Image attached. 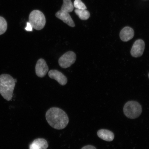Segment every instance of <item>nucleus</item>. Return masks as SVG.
<instances>
[{
  "mask_svg": "<svg viewBox=\"0 0 149 149\" xmlns=\"http://www.w3.org/2000/svg\"><path fill=\"white\" fill-rule=\"evenodd\" d=\"M145 46L144 41L140 39L136 40L134 43L130 52L132 56L135 57L141 56L144 51Z\"/></svg>",
  "mask_w": 149,
  "mask_h": 149,
  "instance_id": "423d86ee",
  "label": "nucleus"
},
{
  "mask_svg": "<svg viewBox=\"0 0 149 149\" xmlns=\"http://www.w3.org/2000/svg\"><path fill=\"white\" fill-rule=\"evenodd\" d=\"M46 118L48 124L54 129H64L69 122V119L65 112L60 108L53 107L47 111Z\"/></svg>",
  "mask_w": 149,
  "mask_h": 149,
  "instance_id": "f257e3e1",
  "label": "nucleus"
},
{
  "mask_svg": "<svg viewBox=\"0 0 149 149\" xmlns=\"http://www.w3.org/2000/svg\"><path fill=\"white\" fill-rule=\"evenodd\" d=\"M81 149H97L94 146L91 145H86L83 147Z\"/></svg>",
  "mask_w": 149,
  "mask_h": 149,
  "instance_id": "a211bd4d",
  "label": "nucleus"
},
{
  "mask_svg": "<svg viewBox=\"0 0 149 149\" xmlns=\"http://www.w3.org/2000/svg\"><path fill=\"white\" fill-rule=\"evenodd\" d=\"M74 8L71 0H63V3L61 10L67 13L72 12Z\"/></svg>",
  "mask_w": 149,
  "mask_h": 149,
  "instance_id": "ddd939ff",
  "label": "nucleus"
},
{
  "mask_svg": "<svg viewBox=\"0 0 149 149\" xmlns=\"http://www.w3.org/2000/svg\"><path fill=\"white\" fill-rule=\"evenodd\" d=\"M56 16L70 26L72 27L75 26V24L68 13L59 10L56 13Z\"/></svg>",
  "mask_w": 149,
  "mask_h": 149,
  "instance_id": "1a4fd4ad",
  "label": "nucleus"
},
{
  "mask_svg": "<svg viewBox=\"0 0 149 149\" xmlns=\"http://www.w3.org/2000/svg\"><path fill=\"white\" fill-rule=\"evenodd\" d=\"M29 22L33 29L40 31L45 26L46 20L45 16L42 13L38 10L32 11L29 15Z\"/></svg>",
  "mask_w": 149,
  "mask_h": 149,
  "instance_id": "20e7f679",
  "label": "nucleus"
},
{
  "mask_svg": "<svg viewBox=\"0 0 149 149\" xmlns=\"http://www.w3.org/2000/svg\"><path fill=\"white\" fill-rule=\"evenodd\" d=\"M33 27L29 22L27 23V26L25 28V30L27 31H32Z\"/></svg>",
  "mask_w": 149,
  "mask_h": 149,
  "instance_id": "f3484780",
  "label": "nucleus"
},
{
  "mask_svg": "<svg viewBox=\"0 0 149 149\" xmlns=\"http://www.w3.org/2000/svg\"><path fill=\"white\" fill-rule=\"evenodd\" d=\"M134 32L132 28L126 27L123 29L120 33L121 40L123 42H128L133 38Z\"/></svg>",
  "mask_w": 149,
  "mask_h": 149,
  "instance_id": "9d476101",
  "label": "nucleus"
},
{
  "mask_svg": "<svg viewBox=\"0 0 149 149\" xmlns=\"http://www.w3.org/2000/svg\"><path fill=\"white\" fill-rule=\"evenodd\" d=\"M49 68L45 60L40 58L37 61L35 70L37 75L38 77L42 78L45 76L48 71Z\"/></svg>",
  "mask_w": 149,
  "mask_h": 149,
  "instance_id": "0eeeda50",
  "label": "nucleus"
},
{
  "mask_svg": "<svg viewBox=\"0 0 149 149\" xmlns=\"http://www.w3.org/2000/svg\"><path fill=\"white\" fill-rule=\"evenodd\" d=\"M97 134L100 138L106 141H113L114 138V134L112 132L107 130L102 129L99 130Z\"/></svg>",
  "mask_w": 149,
  "mask_h": 149,
  "instance_id": "f8f14e48",
  "label": "nucleus"
},
{
  "mask_svg": "<svg viewBox=\"0 0 149 149\" xmlns=\"http://www.w3.org/2000/svg\"><path fill=\"white\" fill-rule=\"evenodd\" d=\"M15 85L14 79L9 74L0 76V94L7 101L12 99Z\"/></svg>",
  "mask_w": 149,
  "mask_h": 149,
  "instance_id": "f03ea898",
  "label": "nucleus"
},
{
  "mask_svg": "<svg viewBox=\"0 0 149 149\" xmlns=\"http://www.w3.org/2000/svg\"><path fill=\"white\" fill-rule=\"evenodd\" d=\"M74 6L75 8L79 9H86L87 7L84 3L81 0H75L74 3Z\"/></svg>",
  "mask_w": 149,
  "mask_h": 149,
  "instance_id": "dca6fc26",
  "label": "nucleus"
},
{
  "mask_svg": "<svg viewBox=\"0 0 149 149\" xmlns=\"http://www.w3.org/2000/svg\"><path fill=\"white\" fill-rule=\"evenodd\" d=\"M124 114L128 118L134 119L137 118L142 112V108L140 104L135 101L127 102L123 109Z\"/></svg>",
  "mask_w": 149,
  "mask_h": 149,
  "instance_id": "7ed1b4c3",
  "label": "nucleus"
},
{
  "mask_svg": "<svg viewBox=\"0 0 149 149\" xmlns=\"http://www.w3.org/2000/svg\"><path fill=\"white\" fill-rule=\"evenodd\" d=\"M76 59V54L73 52L69 51L60 57L58 60L59 64L61 68H68L74 64Z\"/></svg>",
  "mask_w": 149,
  "mask_h": 149,
  "instance_id": "39448f33",
  "label": "nucleus"
},
{
  "mask_svg": "<svg viewBox=\"0 0 149 149\" xmlns=\"http://www.w3.org/2000/svg\"><path fill=\"white\" fill-rule=\"evenodd\" d=\"M48 144L45 139L38 138L35 139L30 145L29 149H47Z\"/></svg>",
  "mask_w": 149,
  "mask_h": 149,
  "instance_id": "9b49d317",
  "label": "nucleus"
},
{
  "mask_svg": "<svg viewBox=\"0 0 149 149\" xmlns=\"http://www.w3.org/2000/svg\"><path fill=\"white\" fill-rule=\"evenodd\" d=\"M7 24L6 20L1 17H0V35H2L6 31Z\"/></svg>",
  "mask_w": 149,
  "mask_h": 149,
  "instance_id": "2eb2a0df",
  "label": "nucleus"
},
{
  "mask_svg": "<svg viewBox=\"0 0 149 149\" xmlns=\"http://www.w3.org/2000/svg\"><path fill=\"white\" fill-rule=\"evenodd\" d=\"M48 76L51 79H54L62 86L66 85L68 79L64 74L57 70H52L48 72Z\"/></svg>",
  "mask_w": 149,
  "mask_h": 149,
  "instance_id": "6e6552de",
  "label": "nucleus"
},
{
  "mask_svg": "<svg viewBox=\"0 0 149 149\" xmlns=\"http://www.w3.org/2000/svg\"><path fill=\"white\" fill-rule=\"evenodd\" d=\"M75 13L79 17L80 19L82 20L88 19L90 17V13L86 9H76L74 10Z\"/></svg>",
  "mask_w": 149,
  "mask_h": 149,
  "instance_id": "4468645a",
  "label": "nucleus"
},
{
  "mask_svg": "<svg viewBox=\"0 0 149 149\" xmlns=\"http://www.w3.org/2000/svg\"></svg>",
  "mask_w": 149,
  "mask_h": 149,
  "instance_id": "6ab92c4d",
  "label": "nucleus"
}]
</instances>
